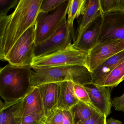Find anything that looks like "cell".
Segmentation results:
<instances>
[{"label":"cell","mask_w":124,"mask_h":124,"mask_svg":"<svg viewBox=\"0 0 124 124\" xmlns=\"http://www.w3.org/2000/svg\"><path fill=\"white\" fill-rule=\"evenodd\" d=\"M101 14H103V13L99 0H87L84 13L82 16L77 30V35L75 41L79 38L84 29Z\"/></svg>","instance_id":"obj_17"},{"label":"cell","mask_w":124,"mask_h":124,"mask_svg":"<svg viewBox=\"0 0 124 124\" xmlns=\"http://www.w3.org/2000/svg\"><path fill=\"white\" fill-rule=\"evenodd\" d=\"M66 81L83 85L91 82V73L85 67L79 66L48 67L32 70V87Z\"/></svg>","instance_id":"obj_3"},{"label":"cell","mask_w":124,"mask_h":124,"mask_svg":"<svg viewBox=\"0 0 124 124\" xmlns=\"http://www.w3.org/2000/svg\"><path fill=\"white\" fill-rule=\"evenodd\" d=\"M30 66L9 64L0 71V96L5 102L16 101L25 97L31 88Z\"/></svg>","instance_id":"obj_2"},{"label":"cell","mask_w":124,"mask_h":124,"mask_svg":"<svg viewBox=\"0 0 124 124\" xmlns=\"http://www.w3.org/2000/svg\"><path fill=\"white\" fill-rule=\"evenodd\" d=\"M70 0L65 1L48 13L39 12L35 23L36 46L49 38L66 18Z\"/></svg>","instance_id":"obj_6"},{"label":"cell","mask_w":124,"mask_h":124,"mask_svg":"<svg viewBox=\"0 0 124 124\" xmlns=\"http://www.w3.org/2000/svg\"><path fill=\"white\" fill-rule=\"evenodd\" d=\"M83 86L88 93L91 100L96 108L107 117L111 112L112 106L110 87L97 86L93 83Z\"/></svg>","instance_id":"obj_10"},{"label":"cell","mask_w":124,"mask_h":124,"mask_svg":"<svg viewBox=\"0 0 124 124\" xmlns=\"http://www.w3.org/2000/svg\"><path fill=\"white\" fill-rule=\"evenodd\" d=\"M63 124H74L71 110H63Z\"/></svg>","instance_id":"obj_29"},{"label":"cell","mask_w":124,"mask_h":124,"mask_svg":"<svg viewBox=\"0 0 124 124\" xmlns=\"http://www.w3.org/2000/svg\"><path fill=\"white\" fill-rule=\"evenodd\" d=\"M23 117L37 115L45 117L43 104L38 87H32L24 97L23 104Z\"/></svg>","instance_id":"obj_15"},{"label":"cell","mask_w":124,"mask_h":124,"mask_svg":"<svg viewBox=\"0 0 124 124\" xmlns=\"http://www.w3.org/2000/svg\"><path fill=\"white\" fill-rule=\"evenodd\" d=\"M124 50V40H108L94 46L88 53L85 66L91 73L114 55Z\"/></svg>","instance_id":"obj_8"},{"label":"cell","mask_w":124,"mask_h":124,"mask_svg":"<svg viewBox=\"0 0 124 124\" xmlns=\"http://www.w3.org/2000/svg\"><path fill=\"white\" fill-rule=\"evenodd\" d=\"M74 90L76 97L79 101L83 102L91 108L98 110L93 104L87 91L83 85L74 83Z\"/></svg>","instance_id":"obj_22"},{"label":"cell","mask_w":124,"mask_h":124,"mask_svg":"<svg viewBox=\"0 0 124 124\" xmlns=\"http://www.w3.org/2000/svg\"><path fill=\"white\" fill-rule=\"evenodd\" d=\"M114 39L124 40V12L103 14L100 34L94 46Z\"/></svg>","instance_id":"obj_9"},{"label":"cell","mask_w":124,"mask_h":124,"mask_svg":"<svg viewBox=\"0 0 124 124\" xmlns=\"http://www.w3.org/2000/svg\"><path fill=\"white\" fill-rule=\"evenodd\" d=\"M103 14L124 12V0H99Z\"/></svg>","instance_id":"obj_21"},{"label":"cell","mask_w":124,"mask_h":124,"mask_svg":"<svg viewBox=\"0 0 124 124\" xmlns=\"http://www.w3.org/2000/svg\"><path fill=\"white\" fill-rule=\"evenodd\" d=\"M35 24L17 40L6 57L5 61L17 66H30L35 57L36 45Z\"/></svg>","instance_id":"obj_5"},{"label":"cell","mask_w":124,"mask_h":124,"mask_svg":"<svg viewBox=\"0 0 124 124\" xmlns=\"http://www.w3.org/2000/svg\"><path fill=\"white\" fill-rule=\"evenodd\" d=\"M103 14L96 18L82 32L79 38L73 44L78 50L88 53L92 49L99 37L103 22Z\"/></svg>","instance_id":"obj_11"},{"label":"cell","mask_w":124,"mask_h":124,"mask_svg":"<svg viewBox=\"0 0 124 124\" xmlns=\"http://www.w3.org/2000/svg\"><path fill=\"white\" fill-rule=\"evenodd\" d=\"M106 124H122V123L120 120L111 118L107 120Z\"/></svg>","instance_id":"obj_30"},{"label":"cell","mask_w":124,"mask_h":124,"mask_svg":"<svg viewBox=\"0 0 124 124\" xmlns=\"http://www.w3.org/2000/svg\"><path fill=\"white\" fill-rule=\"evenodd\" d=\"M124 80V62L118 65L110 72L105 80L103 86L115 87Z\"/></svg>","instance_id":"obj_20"},{"label":"cell","mask_w":124,"mask_h":124,"mask_svg":"<svg viewBox=\"0 0 124 124\" xmlns=\"http://www.w3.org/2000/svg\"><path fill=\"white\" fill-rule=\"evenodd\" d=\"M24 98L16 101H0V124H22Z\"/></svg>","instance_id":"obj_12"},{"label":"cell","mask_w":124,"mask_h":124,"mask_svg":"<svg viewBox=\"0 0 124 124\" xmlns=\"http://www.w3.org/2000/svg\"><path fill=\"white\" fill-rule=\"evenodd\" d=\"M70 110L73 117L74 124H77L80 122L85 121L100 112L98 110L91 108L79 101L70 109Z\"/></svg>","instance_id":"obj_18"},{"label":"cell","mask_w":124,"mask_h":124,"mask_svg":"<svg viewBox=\"0 0 124 124\" xmlns=\"http://www.w3.org/2000/svg\"><path fill=\"white\" fill-rule=\"evenodd\" d=\"M60 83L43 84L38 87L45 111V117L57 108Z\"/></svg>","instance_id":"obj_14"},{"label":"cell","mask_w":124,"mask_h":124,"mask_svg":"<svg viewBox=\"0 0 124 124\" xmlns=\"http://www.w3.org/2000/svg\"><path fill=\"white\" fill-rule=\"evenodd\" d=\"M63 110L56 108L42 120L45 124H63Z\"/></svg>","instance_id":"obj_23"},{"label":"cell","mask_w":124,"mask_h":124,"mask_svg":"<svg viewBox=\"0 0 124 124\" xmlns=\"http://www.w3.org/2000/svg\"><path fill=\"white\" fill-rule=\"evenodd\" d=\"M112 104L115 110L124 112V93L121 96L112 99Z\"/></svg>","instance_id":"obj_28"},{"label":"cell","mask_w":124,"mask_h":124,"mask_svg":"<svg viewBox=\"0 0 124 124\" xmlns=\"http://www.w3.org/2000/svg\"><path fill=\"white\" fill-rule=\"evenodd\" d=\"M74 30L67 24L65 18L55 31L45 40L37 46L35 49V57L42 56L63 50L72 44L75 40Z\"/></svg>","instance_id":"obj_7"},{"label":"cell","mask_w":124,"mask_h":124,"mask_svg":"<svg viewBox=\"0 0 124 124\" xmlns=\"http://www.w3.org/2000/svg\"><path fill=\"white\" fill-rule=\"evenodd\" d=\"M65 0H42L40 12L48 13L58 8Z\"/></svg>","instance_id":"obj_24"},{"label":"cell","mask_w":124,"mask_h":124,"mask_svg":"<svg viewBox=\"0 0 124 124\" xmlns=\"http://www.w3.org/2000/svg\"><path fill=\"white\" fill-rule=\"evenodd\" d=\"M86 0H70L67 11V24L74 29L75 19L83 15L86 5Z\"/></svg>","instance_id":"obj_19"},{"label":"cell","mask_w":124,"mask_h":124,"mask_svg":"<svg viewBox=\"0 0 124 124\" xmlns=\"http://www.w3.org/2000/svg\"><path fill=\"white\" fill-rule=\"evenodd\" d=\"M79 101L74 90V82L66 81L60 83L57 108L70 110Z\"/></svg>","instance_id":"obj_16"},{"label":"cell","mask_w":124,"mask_h":124,"mask_svg":"<svg viewBox=\"0 0 124 124\" xmlns=\"http://www.w3.org/2000/svg\"><path fill=\"white\" fill-rule=\"evenodd\" d=\"M123 62L124 50L107 59L91 73V82L97 86H103L105 80L111 71Z\"/></svg>","instance_id":"obj_13"},{"label":"cell","mask_w":124,"mask_h":124,"mask_svg":"<svg viewBox=\"0 0 124 124\" xmlns=\"http://www.w3.org/2000/svg\"><path fill=\"white\" fill-rule=\"evenodd\" d=\"M42 124H45V123H43V120L42 122Z\"/></svg>","instance_id":"obj_31"},{"label":"cell","mask_w":124,"mask_h":124,"mask_svg":"<svg viewBox=\"0 0 124 124\" xmlns=\"http://www.w3.org/2000/svg\"><path fill=\"white\" fill-rule=\"evenodd\" d=\"M45 117L37 115H31L23 117L22 124H42Z\"/></svg>","instance_id":"obj_27"},{"label":"cell","mask_w":124,"mask_h":124,"mask_svg":"<svg viewBox=\"0 0 124 124\" xmlns=\"http://www.w3.org/2000/svg\"><path fill=\"white\" fill-rule=\"evenodd\" d=\"M19 0H0V17L7 16L11 9L16 7Z\"/></svg>","instance_id":"obj_25"},{"label":"cell","mask_w":124,"mask_h":124,"mask_svg":"<svg viewBox=\"0 0 124 124\" xmlns=\"http://www.w3.org/2000/svg\"><path fill=\"white\" fill-rule=\"evenodd\" d=\"M87 54L76 49L72 44L55 53L35 57L30 67L33 69L66 66H82L86 67Z\"/></svg>","instance_id":"obj_4"},{"label":"cell","mask_w":124,"mask_h":124,"mask_svg":"<svg viewBox=\"0 0 124 124\" xmlns=\"http://www.w3.org/2000/svg\"><path fill=\"white\" fill-rule=\"evenodd\" d=\"M106 117L99 112L92 117L83 122L77 124H106Z\"/></svg>","instance_id":"obj_26"},{"label":"cell","mask_w":124,"mask_h":124,"mask_svg":"<svg viewBox=\"0 0 124 124\" xmlns=\"http://www.w3.org/2000/svg\"><path fill=\"white\" fill-rule=\"evenodd\" d=\"M42 0H19L10 15L0 17V58L5 59L22 35L35 24Z\"/></svg>","instance_id":"obj_1"}]
</instances>
